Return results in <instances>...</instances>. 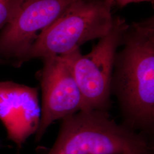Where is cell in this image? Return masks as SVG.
Wrapping results in <instances>:
<instances>
[{"label": "cell", "instance_id": "1", "mask_svg": "<svg viewBox=\"0 0 154 154\" xmlns=\"http://www.w3.org/2000/svg\"><path fill=\"white\" fill-rule=\"evenodd\" d=\"M116 54L111 83L122 124L151 136L154 130V20L133 22Z\"/></svg>", "mask_w": 154, "mask_h": 154}, {"label": "cell", "instance_id": "10", "mask_svg": "<svg viewBox=\"0 0 154 154\" xmlns=\"http://www.w3.org/2000/svg\"><path fill=\"white\" fill-rule=\"evenodd\" d=\"M121 154H144L141 153H137V152H127V153H123Z\"/></svg>", "mask_w": 154, "mask_h": 154}, {"label": "cell", "instance_id": "11", "mask_svg": "<svg viewBox=\"0 0 154 154\" xmlns=\"http://www.w3.org/2000/svg\"><path fill=\"white\" fill-rule=\"evenodd\" d=\"M2 63H6V62L0 58V64H2Z\"/></svg>", "mask_w": 154, "mask_h": 154}, {"label": "cell", "instance_id": "4", "mask_svg": "<svg viewBox=\"0 0 154 154\" xmlns=\"http://www.w3.org/2000/svg\"><path fill=\"white\" fill-rule=\"evenodd\" d=\"M128 27L125 20L114 17L109 32L99 39L88 54L83 55L79 48L62 55L71 67L82 95L83 110L107 111L110 108L115 58Z\"/></svg>", "mask_w": 154, "mask_h": 154}, {"label": "cell", "instance_id": "6", "mask_svg": "<svg viewBox=\"0 0 154 154\" xmlns=\"http://www.w3.org/2000/svg\"><path fill=\"white\" fill-rule=\"evenodd\" d=\"M44 65L38 74L42 105L35 139L39 140L55 121L83 110L82 98L71 67L63 55L42 59Z\"/></svg>", "mask_w": 154, "mask_h": 154}, {"label": "cell", "instance_id": "7", "mask_svg": "<svg viewBox=\"0 0 154 154\" xmlns=\"http://www.w3.org/2000/svg\"><path fill=\"white\" fill-rule=\"evenodd\" d=\"M40 118L37 88L11 81L0 82V121L17 149L36 133Z\"/></svg>", "mask_w": 154, "mask_h": 154}, {"label": "cell", "instance_id": "5", "mask_svg": "<svg viewBox=\"0 0 154 154\" xmlns=\"http://www.w3.org/2000/svg\"><path fill=\"white\" fill-rule=\"evenodd\" d=\"M76 1L20 0L14 16L0 33V58L6 63L22 65L38 32L52 24Z\"/></svg>", "mask_w": 154, "mask_h": 154}, {"label": "cell", "instance_id": "3", "mask_svg": "<svg viewBox=\"0 0 154 154\" xmlns=\"http://www.w3.org/2000/svg\"><path fill=\"white\" fill-rule=\"evenodd\" d=\"M114 0H77L57 20L39 34L26 58L67 54L82 45L109 32L114 17Z\"/></svg>", "mask_w": 154, "mask_h": 154}, {"label": "cell", "instance_id": "9", "mask_svg": "<svg viewBox=\"0 0 154 154\" xmlns=\"http://www.w3.org/2000/svg\"><path fill=\"white\" fill-rule=\"evenodd\" d=\"M153 0H114L115 4L119 6V7H123L132 2H138L142 1H152Z\"/></svg>", "mask_w": 154, "mask_h": 154}, {"label": "cell", "instance_id": "2", "mask_svg": "<svg viewBox=\"0 0 154 154\" xmlns=\"http://www.w3.org/2000/svg\"><path fill=\"white\" fill-rule=\"evenodd\" d=\"M148 137L117 123L106 111L81 110L62 119L47 154H153Z\"/></svg>", "mask_w": 154, "mask_h": 154}, {"label": "cell", "instance_id": "12", "mask_svg": "<svg viewBox=\"0 0 154 154\" xmlns=\"http://www.w3.org/2000/svg\"></svg>", "mask_w": 154, "mask_h": 154}, {"label": "cell", "instance_id": "8", "mask_svg": "<svg viewBox=\"0 0 154 154\" xmlns=\"http://www.w3.org/2000/svg\"><path fill=\"white\" fill-rule=\"evenodd\" d=\"M20 0H0V30L14 16Z\"/></svg>", "mask_w": 154, "mask_h": 154}]
</instances>
